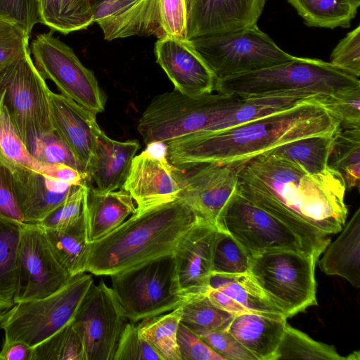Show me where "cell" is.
<instances>
[{
	"mask_svg": "<svg viewBox=\"0 0 360 360\" xmlns=\"http://www.w3.org/2000/svg\"><path fill=\"white\" fill-rule=\"evenodd\" d=\"M345 181L328 167L309 174L297 164L268 152L240 166L236 192L305 237L328 246L347 217Z\"/></svg>",
	"mask_w": 360,
	"mask_h": 360,
	"instance_id": "obj_1",
	"label": "cell"
},
{
	"mask_svg": "<svg viewBox=\"0 0 360 360\" xmlns=\"http://www.w3.org/2000/svg\"><path fill=\"white\" fill-rule=\"evenodd\" d=\"M328 98L307 100L226 129L169 140L165 142L167 158L177 168L201 162H245L292 141L338 131L340 120Z\"/></svg>",
	"mask_w": 360,
	"mask_h": 360,
	"instance_id": "obj_2",
	"label": "cell"
},
{
	"mask_svg": "<svg viewBox=\"0 0 360 360\" xmlns=\"http://www.w3.org/2000/svg\"><path fill=\"white\" fill-rule=\"evenodd\" d=\"M201 218L179 199L136 212L108 234L89 243L86 271L109 276L173 254L180 239Z\"/></svg>",
	"mask_w": 360,
	"mask_h": 360,
	"instance_id": "obj_3",
	"label": "cell"
},
{
	"mask_svg": "<svg viewBox=\"0 0 360 360\" xmlns=\"http://www.w3.org/2000/svg\"><path fill=\"white\" fill-rule=\"evenodd\" d=\"M241 98L219 92L190 96L174 89L152 99L139 120L137 130L146 145L214 131Z\"/></svg>",
	"mask_w": 360,
	"mask_h": 360,
	"instance_id": "obj_4",
	"label": "cell"
},
{
	"mask_svg": "<svg viewBox=\"0 0 360 360\" xmlns=\"http://www.w3.org/2000/svg\"><path fill=\"white\" fill-rule=\"evenodd\" d=\"M356 86H360L359 78L336 68L329 62L295 56L277 65L216 80L214 91L248 97L306 90L330 96Z\"/></svg>",
	"mask_w": 360,
	"mask_h": 360,
	"instance_id": "obj_5",
	"label": "cell"
},
{
	"mask_svg": "<svg viewBox=\"0 0 360 360\" xmlns=\"http://www.w3.org/2000/svg\"><path fill=\"white\" fill-rule=\"evenodd\" d=\"M217 227L231 235L249 257L276 250L320 256L327 247L302 235L236 191L222 209Z\"/></svg>",
	"mask_w": 360,
	"mask_h": 360,
	"instance_id": "obj_6",
	"label": "cell"
},
{
	"mask_svg": "<svg viewBox=\"0 0 360 360\" xmlns=\"http://www.w3.org/2000/svg\"><path fill=\"white\" fill-rule=\"evenodd\" d=\"M320 256L292 250L250 257L248 273L287 318L317 304L315 268Z\"/></svg>",
	"mask_w": 360,
	"mask_h": 360,
	"instance_id": "obj_7",
	"label": "cell"
},
{
	"mask_svg": "<svg viewBox=\"0 0 360 360\" xmlns=\"http://www.w3.org/2000/svg\"><path fill=\"white\" fill-rule=\"evenodd\" d=\"M109 276L111 288L131 322L170 311L185 302L179 290L173 254Z\"/></svg>",
	"mask_w": 360,
	"mask_h": 360,
	"instance_id": "obj_8",
	"label": "cell"
},
{
	"mask_svg": "<svg viewBox=\"0 0 360 360\" xmlns=\"http://www.w3.org/2000/svg\"><path fill=\"white\" fill-rule=\"evenodd\" d=\"M93 283V277L84 273L47 297L18 302L1 311L5 340L22 341L33 347L47 339L72 321Z\"/></svg>",
	"mask_w": 360,
	"mask_h": 360,
	"instance_id": "obj_9",
	"label": "cell"
},
{
	"mask_svg": "<svg viewBox=\"0 0 360 360\" xmlns=\"http://www.w3.org/2000/svg\"><path fill=\"white\" fill-rule=\"evenodd\" d=\"M49 89L36 68L30 49L0 64V93L25 146L33 139L54 131Z\"/></svg>",
	"mask_w": 360,
	"mask_h": 360,
	"instance_id": "obj_10",
	"label": "cell"
},
{
	"mask_svg": "<svg viewBox=\"0 0 360 360\" xmlns=\"http://www.w3.org/2000/svg\"><path fill=\"white\" fill-rule=\"evenodd\" d=\"M190 42L216 80L277 65L295 57L278 47L257 25Z\"/></svg>",
	"mask_w": 360,
	"mask_h": 360,
	"instance_id": "obj_11",
	"label": "cell"
},
{
	"mask_svg": "<svg viewBox=\"0 0 360 360\" xmlns=\"http://www.w3.org/2000/svg\"><path fill=\"white\" fill-rule=\"evenodd\" d=\"M30 49L39 72L45 80H51L62 95L96 114L104 111L105 94L93 72L72 48L48 32L37 35Z\"/></svg>",
	"mask_w": 360,
	"mask_h": 360,
	"instance_id": "obj_12",
	"label": "cell"
},
{
	"mask_svg": "<svg viewBox=\"0 0 360 360\" xmlns=\"http://www.w3.org/2000/svg\"><path fill=\"white\" fill-rule=\"evenodd\" d=\"M129 322L112 288L103 281L94 282L72 319L83 342L86 360H113Z\"/></svg>",
	"mask_w": 360,
	"mask_h": 360,
	"instance_id": "obj_13",
	"label": "cell"
},
{
	"mask_svg": "<svg viewBox=\"0 0 360 360\" xmlns=\"http://www.w3.org/2000/svg\"><path fill=\"white\" fill-rule=\"evenodd\" d=\"M17 255L16 303L47 297L72 278L56 260L44 229L37 224H20Z\"/></svg>",
	"mask_w": 360,
	"mask_h": 360,
	"instance_id": "obj_14",
	"label": "cell"
},
{
	"mask_svg": "<svg viewBox=\"0 0 360 360\" xmlns=\"http://www.w3.org/2000/svg\"><path fill=\"white\" fill-rule=\"evenodd\" d=\"M243 162H201L178 168L177 199L217 226L219 216L235 192Z\"/></svg>",
	"mask_w": 360,
	"mask_h": 360,
	"instance_id": "obj_15",
	"label": "cell"
},
{
	"mask_svg": "<svg viewBox=\"0 0 360 360\" xmlns=\"http://www.w3.org/2000/svg\"><path fill=\"white\" fill-rule=\"evenodd\" d=\"M146 146L133 158L122 187L136 203V212L174 200L180 191L178 168L168 161L165 143Z\"/></svg>",
	"mask_w": 360,
	"mask_h": 360,
	"instance_id": "obj_16",
	"label": "cell"
},
{
	"mask_svg": "<svg viewBox=\"0 0 360 360\" xmlns=\"http://www.w3.org/2000/svg\"><path fill=\"white\" fill-rule=\"evenodd\" d=\"M265 4L266 0H186L187 39L257 25Z\"/></svg>",
	"mask_w": 360,
	"mask_h": 360,
	"instance_id": "obj_17",
	"label": "cell"
},
{
	"mask_svg": "<svg viewBox=\"0 0 360 360\" xmlns=\"http://www.w3.org/2000/svg\"><path fill=\"white\" fill-rule=\"evenodd\" d=\"M94 22L108 41L131 36H165L158 0H89Z\"/></svg>",
	"mask_w": 360,
	"mask_h": 360,
	"instance_id": "obj_18",
	"label": "cell"
},
{
	"mask_svg": "<svg viewBox=\"0 0 360 360\" xmlns=\"http://www.w3.org/2000/svg\"><path fill=\"white\" fill-rule=\"evenodd\" d=\"M217 227L201 218L180 239L173 253L179 290L186 300L205 294L212 274Z\"/></svg>",
	"mask_w": 360,
	"mask_h": 360,
	"instance_id": "obj_19",
	"label": "cell"
},
{
	"mask_svg": "<svg viewBox=\"0 0 360 360\" xmlns=\"http://www.w3.org/2000/svg\"><path fill=\"white\" fill-rule=\"evenodd\" d=\"M154 51L174 90L190 96L214 91L216 78L190 41L165 36L156 41Z\"/></svg>",
	"mask_w": 360,
	"mask_h": 360,
	"instance_id": "obj_20",
	"label": "cell"
},
{
	"mask_svg": "<svg viewBox=\"0 0 360 360\" xmlns=\"http://www.w3.org/2000/svg\"><path fill=\"white\" fill-rule=\"evenodd\" d=\"M49 108L54 131L68 145L86 174L102 131L96 122V114L51 91Z\"/></svg>",
	"mask_w": 360,
	"mask_h": 360,
	"instance_id": "obj_21",
	"label": "cell"
},
{
	"mask_svg": "<svg viewBox=\"0 0 360 360\" xmlns=\"http://www.w3.org/2000/svg\"><path fill=\"white\" fill-rule=\"evenodd\" d=\"M8 167L12 173L13 191L25 223L41 221L79 186L26 167Z\"/></svg>",
	"mask_w": 360,
	"mask_h": 360,
	"instance_id": "obj_22",
	"label": "cell"
},
{
	"mask_svg": "<svg viewBox=\"0 0 360 360\" xmlns=\"http://www.w3.org/2000/svg\"><path fill=\"white\" fill-rule=\"evenodd\" d=\"M140 147L136 140L115 141L101 131L86 172L88 181H93L95 188L104 192L122 188Z\"/></svg>",
	"mask_w": 360,
	"mask_h": 360,
	"instance_id": "obj_23",
	"label": "cell"
},
{
	"mask_svg": "<svg viewBox=\"0 0 360 360\" xmlns=\"http://www.w3.org/2000/svg\"><path fill=\"white\" fill-rule=\"evenodd\" d=\"M136 212L134 200L122 188L104 192L87 186L83 200V213L89 243L106 236Z\"/></svg>",
	"mask_w": 360,
	"mask_h": 360,
	"instance_id": "obj_24",
	"label": "cell"
},
{
	"mask_svg": "<svg viewBox=\"0 0 360 360\" xmlns=\"http://www.w3.org/2000/svg\"><path fill=\"white\" fill-rule=\"evenodd\" d=\"M287 319L255 312L236 314L227 330L257 360H276Z\"/></svg>",
	"mask_w": 360,
	"mask_h": 360,
	"instance_id": "obj_25",
	"label": "cell"
},
{
	"mask_svg": "<svg viewBox=\"0 0 360 360\" xmlns=\"http://www.w3.org/2000/svg\"><path fill=\"white\" fill-rule=\"evenodd\" d=\"M0 161L8 166L26 167L70 185H79L82 174L65 165H48L36 160L28 152L13 123L0 93Z\"/></svg>",
	"mask_w": 360,
	"mask_h": 360,
	"instance_id": "obj_26",
	"label": "cell"
},
{
	"mask_svg": "<svg viewBox=\"0 0 360 360\" xmlns=\"http://www.w3.org/2000/svg\"><path fill=\"white\" fill-rule=\"evenodd\" d=\"M319 264L327 275L345 278L360 287V209L345 226L338 238L329 243Z\"/></svg>",
	"mask_w": 360,
	"mask_h": 360,
	"instance_id": "obj_27",
	"label": "cell"
},
{
	"mask_svg": "<svg viewBox=\"0 0 360 360\" xmlns=\"http://www.w3.org/2000/svg\"><path fill=\"white\" fill-rule=\"evenodd\" d=\"M208 288L229 296L248 311L288 319L285 312L258 286L249 273L212 274Z\"/></svg>",
	"mask_w": 360,
	"mask_h": 360,
	"instance_id": "obj_28",
	"label": "cell"
},
{
	"mask_svg": "<svg viewBox=\"0 0 360 360\" xmlns=\"http://www.w3.org/2000/svg\"><path fill=\"white\" fill-rule=\"evenodd\" d=\"M44 229L53 255L68 275L72 278L85 273L89 243L84 216L79 224L64 231Z\"/></svg>",
	"mask_w": 360,
	"mask_h": 360,
	"instance_id": "obj_29",
	"label": "cell"
},
{
	"mask_svg": "<svg viewBox=\"0 0 360 360\" xmlns=\"http://www.w3.org/2000/svg\"><path fill=\"white\" fill-rule=\"evenodd\" d=\"M309 27L347 28L360 0H287Z\"/></svg>",
	"mask_w": 360,
	"mask_h": 360,
	"instance_id": "obj_30",
	"label": "cell"
},
{
	"mask_svg": "<svg viewBox=\"0 0 360 360\" xmlns=\"http://www.w3.org/2000/svg\"><path fill=\"white\" fill-rule=\"evenodd\" d=\"M340 131L302 138L267 152L297 164L307 173L319 174L328 167L334 139Z\"/></svg>",
	"mask_w": 360,
	"mask_h": 360,
	"instance_id": "obj_31",
	"label": "cell"
},
{
	"mask_svg": "<svg viewBox=\"0 0 360 360\" xmlns=\"http://www.w3.org/2000/svg\"><path fill=\"white\" fill-rule=\"evenodd\" d=\"M20 224L0 217V312L16 304Z\"/></svg>",
	"mask_w": 360,
	"mask_h": 360,
	"instance_id": "obj_32",
	"label": "cell"
},
{
	"mask_svg": "<svg viewBox=\"0 0 360 360\" xmlns=\"http://www.w3.org/2000/svg\"><path fill=\"white\" fill-rule=\"evenodd\" d=\"M39 22L64 34L94 23L89 0H37Z\"/></svg>",
	"mask_w": 360,
	"mask_h": 360,
	"instance_id": "obj_33",
	"label": "cell"
},
{
	"mask_svg": "<svg viewBox=\"0 0 360 360\" xmlns=\"http://www.w3.org/2000/svg\"><path fill=\"white\" fill-rule=\"evenodd\" d=\"M181 313L179 306L170 311L143 319L137 324L141 336L162 360H181L176 337Z\"/></svg>",
	"mask_w": 360,
	"mask_h": 360,
	"instance_id": "obj_34",
	"label": "cell"
},
{
	"mask_svg": "<svg viewBox=\"0 0 360 360\" xmlns=\"http://www.w3.org/2000/svg\"><path fill=\"white\" fill-rule=\"evenodd\" d=\"M328 166L342 176L346 188H359L360 129H340L328 158Z\"/></svg>",
	"mask_w": 360,
	"mask_h": 360,
	"instance_id": "obj_35",
	"label": "cell"
},
{
	"mask_svg": "<svg viewBox=\"0 0 360 360\" xmlns=\"http://www.w3.org/2000/svg\"><path fill=\"white\" fill-rule=\"evenodd\" d=\"M181 307V323L197 335L227 329L235 316L216 307L205 294L186 300Z\"/></svg>",
	"mask_w": 360,
	"mask_h": 360,
	"instance_id": "obj_36",
	"label": "cell"
},
{
	"mask_svg": "<svg viewBox=\"0 0 360 360\" xmlns=\"http://www.w3.org/2000/svg\"><path fill=\"white\" fill-rule=\"evenodd\" d=\"M278 359L347 360L333 345L316 341L288 323L277 349Z\"/></svg>",
	"mask_w": 360,
	"mask_h": 360,
	"instance_id": "obj_37",
	"label": "cell"
},
{
	"mask_svg": "<svg viewBox=\"0 0 360 360\" xmlns=\"http://www.w3.org/2000/svg\"><path fill=\"white\" fill-rule=\"evenodd\" d=\"M32 360H86L83 342L72 321L33 347Z\"/></svg>",
	"mask_w": 360,
	"mask_h": 360,
	"instance_id": "obj_38",
	"label": "cell"
},
{
	"mask_svg": "<svg viewBox=\"0 0 360 360\" xmlns=\"http://www.w3.org/2000/svg\"><path fill=\"white\" fill-rule=\"evenodd\" d=\"M250 258L239 243L225 231H217L212 257V274H248Z\"/></svg>",
	"mask_w": 360,
	"mask_h": 360,
	"instance_id": "obj_39",
	"label": "cell"
},
{
	"mask_svg": "<svg viewBox=\"0 0 360 360\" xmlns=\"http://www.w3.org/2000/svg\"><path fill=\"white\" fill-rule=\"evenodd\" d=\"M26 148L30 154L39 162L65 165L85 174L68 145L55 131L35 138Z\"/></svg>",
	"mask_w": 360,
	"mask_h": 360,
	"instance_id": "obj_40",
	"label": "cell"
},
{
	"mask_svg": "<svg viewBox=\"0 0 360 360\" xmlns=\"http://www.w3.org/2000/svg\"><path fill=\"white\" fill-rule=\"evenodd\" d=\"M87 186V184L79 186L60 205L37 224L46 229L64 231L79 224L84 219L83 200Z\"/></svg>",
	"mask_w": 360,
	"mask_h": 360,
	"instance_id": "obj_41",
	"label": "cell"
},
{
	"mask_svg": "<svg viewBox=\"0 0 360 360\" xmlns=\"http://www.w3.org/2000/svg\"><path fill=\"white\" fill-rule=\"evenodd\" d=\"M329 63L336 68L359 78L360 26L349 32L333 50Z\"/></svg>",
	"mask_w": 360,
	"mask_h": 360,
	"instance_id": "obj_42",
	"label": "cell"
},
{
	"mask_svg": "<svg viewBox=\"0 0 360 360\" xmlns=\"http://www.w3.org/2000/svg\"><path fill=\"white\" fill-rule=\"evenodd\" d=\"M342 129H360V86L340 91L327 99Z\"/></svg>",
	"mask_w": 360,
	"mask_h": 360,
	"instance_id": "obj_43",
	"label": "cell"
},
{
	"mask_svg": "<svg viewBox=\"0 0 360 360\" xmlns=\"http://www.w3.org/2000/svg\"><path fill=\"white\" fill-rule=\"evenodd\" d=\"M113 360H162L129 321L120 339Z\"/></svg>",
	"mask_w": 360,
	"mask_h": 360,
	"instance_id": "obj_44",
	"label": "cell"
},
{
	"mask_svg": "<svg viewBox=\"0 0 360 360\" xmlns=\"http://www.w3.org/2000/svg\"><path fill=\"white\" fill-rule=\"evenodd\" d=\"M158 7L165 36L188 41L186 0H158Z\"/></svg>",
	"mask_w": 360,
	"mask_h": 360,
	"instance_id": "obj_45",
	"label": "cell"
},
{
	"mask_svg": "<svg viewBox=\"0 0 360 360\" xmlns=\"http://www.w3.org/2000/svg\"><path fill=\"white\" fill-rule=\"evenodd\" d=\"M30 36L15 21L0 17V64L29 49Z\"/></svg>",
	"mask_w": 360,
	"mask_h": 360,
	"instance_id": "obj_46",
	"label": "cell"
},
{
	"mask_svg": "<svg viewBox=\"0 0 360 360\" xmlns=\"http://www.w3.org/2000/svg\"><path fill=\"white\" fill-rule=\"evenodd\" d=\"M198 335L224 360H257L226 329Z\"/></svg>",
	"mask_w": 360,
	"mask_h": 360,
	"instance_id": "obj_47",
	"label": "cell"
},
{
	"mask_svg": "<svg viewBox=\"0 0 360 360\" xmlns=\"http://www.w3.org/2000/svg\"><path fill=\"white\" fill-rule=\"evenodd\" d=\"M0 17L16 22L30 36L39 22L37 0H0Z\"/></svg>",
	"mask_w": 360,
	"mask_h": 360,
	"instance_id": "obj_48",
	"label": "cell"
},
{
	"mask_svg": "<svg viewBox=\"0 0 360 360\" xmlns=\"http://www.w3.org/2000/svg\"><path fill=\"white\" fill-rule=\"evenodd\" d=\"M176 337L181 360H224L196 333L181 322Z\"/></svg>",
	"mask_w": 360,
	"mask_h": 360,
	"instance_id": "obj_49",
	"label": "cell"
},
{
	"mask_svg": "<svg viewBox=\"0 0 360 360\" xmlns=\"http://www.w3.org/2000/svg\"><path fill=\"white\" fill-rule=\"evenodd\" d=\"M0 217L24 223L25 219L13 188L10 168L0 161Z\"/></svg>",
	"mask_w": 360,
	"mask_h": 360,
	"instance_id": "obj_50",
	"label": "cell"
},
{
	"mask_svg": "<svg viewBox=\"0 0 360 360\" xmlns=\"http://www.w3.org/2000/svg\"><path fill=\"white\" fill-rule=\"evenodd\" d=\"M33 347L20 340L4 339L0 352L1 360H32Z\"/></svg>",
	"mask_w": 360,
	"mask_h": 360,
	"instance_id": "obj_51",
	"label": "cell"
},
{
	"mask_svg": "<svg viewBox=\"0 0 360 360\" xmlns=\"http://www.w3.org/2000/svg\"><path fill=\"white\" fill-rule=\"evenodd\" d=\"M205 295L213 304L226 311L235 315L243 312H250L231 297L218 290L208 288Z\"/></svg>",
	"mask_w": 360,
	"mask_h": 360,
	"instance_id": "obj_52",
	"label": "cell"
},
{
	"mask_svg": "<svg viewBox=\"0 0 360 360\" xmlns=\"http://www.w3.org/2000/svg\"><path fill=\"white\" fill-rule=\"evenodd\" d=\"M347 360H359L360 359L359 357V352H354L353 353L350 354L349 356H347Z\"/></svg>",
	"mask_w": 360,
	"mask_h": 360,
	"instance_id": "obj_53",
	"label": "cell"
},
{
	"mask_svg": "<svg viewBox=\"0 0 360 360\" xmlns=\"http://www.w3.org/2000/svg\"><path fill=\"white\" fill-rule=\"evenodd\" d=\"M0 360H1V359H0Z\"/></svg>",
	"mask_w": 360,
	"mask_h": 360,
	"instance_id": "obj_54",
	"label": "cell"
}]
</instances>
